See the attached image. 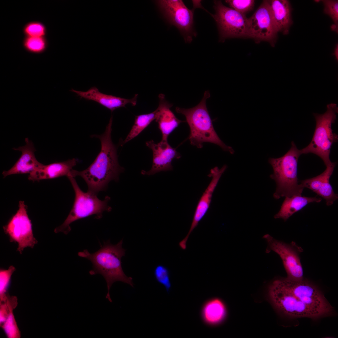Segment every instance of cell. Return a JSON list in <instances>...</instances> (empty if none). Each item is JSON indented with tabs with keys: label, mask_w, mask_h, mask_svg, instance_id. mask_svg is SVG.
Instances as JSON below:
<instances>
[{
	"label": "cell",
	"mask_w": 338,
	"mask_h": 338,
	"mask_svg": "<svg viewBox=\"0 0 338 338\" xmlns=\"http://www.w3.org/2000/svg\"><path fill=\"white\" fill-rule=\"evenodd\" d=\"M290 149L283 156L270 158L269 162L273 170L270 178L276 182L274 197L278 199L283 197L301 195L304 187L299 183L297 177L298 160L301 154L293 141Z\"/></svg>",
	"instance_id": "5"
},
{
	"label": "cell",
	"mask_w": 338,
	"mask_h": 338,
	"mask_svg": "<svg viewBox=\"0 0 338 338\" xmlns=\"http://www.w3.org/2000/svg\"><path fill=\"white\" fill-rule=\"evenodd\" d=\"M263 238L268 244L267 251H273L281 258L287 278L295 280L303 279V270L299 255L300 251L294 243L288 244L274 239L268 234L264 236Z\"/></svg>",
	"instance_id": "12"
},
{
	"label": "cell",
	"mask_w": 338,
	"mask_h": 338,
	"mask_svg": "<svg viewBox=\"0 0 338 338\" xmlns=\"http://www.w3.org/2000/svg\"><path fill=\"white\" fill-rule=\"evenodd\" d=\"M321 200L320 197H308L301 195L285 197L279 212L274 217L275 219L281 218L286 221L294 214L302 209L308 204L314 202L319 203Z\"/></svg>",
	"instance_id": "21"
},
{
	"label": "cell",
	"mask_w": 338,
	"mask_h": 338,
	"mask_svg": "<svg viewBox=\"0 0 338 338\" xmlns=\"http://www.w3.org/2000/svg\"><path fill=\"white\" fill-rule=\"evenodd\" d=\"M269 298L281 314L291 318L318 319L331 315L334 308L318 287L304 278L274 280L268 288Z\"/></svg>",
	"instance_id": "1"
},
{
	"label": "cell",
	"mask_w": 338,
	"mask_h": 338,
	"mask_svg": "<svg viewBox=\"0 0 338 338\" xmlns=\"http://www.w3.org/2000/svg\"><path fill=\"white\" fill-rule=\"evenodd\" d=\"M7 336L9 338H19L20 333L15 321L13 312L10 313L5 321L0 325Z\"/></svg>",
	"instance_id": "25"
},
{
	"label": "cell",
	"mask_w": 338,
	"mask_h": 338,
	"mask_svg": "<svg viewBox=\"0 0 338 338\" xmlns=\"http://www.w3.org/2000/svg\"><path fill=\"white\" fill-rule=\"evenodd\" d=\"M327 110L323 114L313 113L316 126L313 136L310 143L300 150L301 154L312 153L320 157L326 166L330 165V149L333 144L337 142L338 135L333 132L332 124L336 119L338 107L336 104L327 105Z\"/></svg>",
	"instance_id": "7"
},
{
	"label": "cell",
	"mask_w": 338,
	"mask_h": 338,
	"mask_svg": "<svg viewBox=\"0 0 338 338\" xmlns=\"http://www.w3.org/2000/svg\"><path fill=\"white\" fill-rule=\"evenodd\" d=\"M25 141L26 144L24 146L13 148L15 150L21 151L22 154L10 169L3 172V178L13 174H29L42 164L35 157L34 152L36 150L32 142L28 138L25 139Z\"/></svg>",
	"instance_id": "16"
},
{
	"label": "cell",
	"mask_w": 338,
	"mask_h": 338,
	"mask_svg": "<svg viewBox=\"0 0 338 338\" xmlns=\"http://www.w3.org/2000/svg\"><path fill=\"white\" fill-rule=\"evenodd\" d=\"M215 20L219 31V41L233 38H250L248 20L245 14L227 7L220 0L214 2Z\"/></svg>",
	"instance_id": "8"
},
{
	"label": "cell",
	"mask_w": 338,
	"mask_h": 338,
	"mask_svg": "<svg viewBox=\"0 0 338 338\" xmlns=\"http://www.w3.org/2000/svg\"><path fill=\"white\" fill-rule=\"evenodd\" d=\"M27 32L32 36L38 37L43 33V27L39 24H32L29 26L27 28Z\"/></svg>",
	"instance_id": "31"
},
{
	"label": "cell",
	"mask_w": 338,
	"mask_h": 338,
	"mask_svg": "<svg viewBox=\"0 0 338 338\" xmlns=\"http://www.w3.org/2000/svg\"><path fill=\"white\" fill-rule=\"evenodd\" d=\"M15 268L12 265L7 269H1L0 271V296L6 294L12 275L15 270Z\"/></svg>",
	"instance_id": "29"
},
{
	"label": "cell",
	"mask_w": 338,
	"mask_h": 338,
	"mask_svg": "<svg viewBox=\"0 0 338 338\" xmlns=\"http://www.w3.org/2000/svg\"><path fill=\"white\" fill-rule=\"evenodd\" d=\"M193 9L190 10L181 0H161L157 1L164 17L169 23L176 27L182 34L185 41L190 43L196 33L193 29V13L200 8V1H193Z\"/></svg>",
	"instance_id": "9"
},
{
	"label": "cell",
	"mask_w": 338,
	"mask_h": 338,
	"mask_svg": "<svg viewBox=\"0 0 338 338\" xmlns=\"http://www.w3.org/2000/svg\"><path fill=\"white\" fill-rule=\"evenodd\" d=\"M338 45L336 46L334 51V54L336 58V59L338 60Z\"/></svg>",
	"instance_id": "32"
},
{
	"label": "cell",
	"mask_w": 338,
	"mask_h": 338,
	"mask_svg": "<svg viewBox=\"0 0 338 338\" xmlns=\"http://www.w3.org/2000/svg\"><path fill=\"white\" fill-rule=\"evenodd\" d=\"M226 312L223 303L220 300L215 298L206 302L202 308L201 315L206 324L214 325L220 323L224 320Z\"/></svg>",
	"instance_id": "22"
},
{
	"label": "cell",
	"mask_w": 338,
	"mask_h": 338,
	"mask_svg": "<svg viewBox=\"0 0 338 338\" xmlns=\"http://www.w3.org/2000/svg\"><path fill=\"white\" fill-rule=\"evenodd\" d=\"M154 275L156 280L163 285L168 292L171 288V284L170 272L168 269L163 265H158L155 269Z\"/></svg>",
	"instance_id": "27"
},
{
	"label": "cell",
	"mask_w": 338,
	"mask_h": 338,
	"mask_svg": "<svg viewBox=\"0 0 338 338\" xmlns=\"http://www.w3.org/2000/svg\"><path fill=\"white\" fill-rule=\"evenodd\" d=\"M272 17L278 32L288 34L292 21L291 8L287 0H269Z\"/></svg>",
	"instance_id": "20"
},
{
	"label": "cell",
	"mask_w": 338,
	"mask_h": 338,
	"mask_svg": "<svg viewBox=\"0 0 338 338\" xmlns=\"http://www.w3.org/2000/svg\"><path fill=\"white\" fill-rule=\"evenodd\" d=\"M156 117V110L149 113L136 116L133 125L125 139L121 142L120 145L123 146L137 136L155 120Z\"/></svg>",
	"instance_id": "23"
},
{
	"label": "cell",
	"mask_w": 338,
	"mask_h": 338,
	"mask_svg": "<svg viewBox=\"0 0 338 338\" xmlns=\"http://www.w3.org/2000/svg\"><path fill=\"white\" fill-rule=\"evenodd\" d=\"M159 103L156 110L155 120L162 134V141H167L170 134L181 123L185 122L178 119L171 110L173 105L166 99L165 95H158Z\"/></svg>",
	"instance_id": "17"
},
{
	"label": "cell",
	"mask_w": 338,
	"mask_h": 338,
	"mask_svg": "<svg viewBox=\"0 0 338 338\" xmlns=\"http://www.w3.org/2000/svg\"><path fill=\"white\" fill-rule=\"evenodd\" d=\"M210 96L209 90H207L201 101L196 106L188 109L177 107L176 111L186 118L190 128L188 139L192 145L201 148L204 143H212L218 145L223 150L233 154V149L220 139L214 129L206 105L207 100Z\"/></svg>",
	"instance_id": "4"
},
{
	"label": "cell",
	"mask_w": 338,
	"mask_h": 338,
	"mask_svg": "<svg viewBox=\"0 0 338 338\" xmlns=\"http://www.w3.org/2000/svg\"><path fill=\"white\" fill-rule=\"evenodd\" d=\"M44 43L40 38L38 37H34L30 38L27 42L28 47L34 50H38L43 47Z\"/></svg>",
	"instance_id": "30"
},
{
	"label": "cell",
	"mask_w": 338,
	"mask_h": 338,
	"mask_svg": "<svg viewBox=\"0 0 338 338\" xmlns=\"http://www.w3.org/2000/svg\"><path fill=\"white\" fill-rule=\"evenodd\" d=\"M248 20L250 38L257 43L266 41L274 46L278 32L272 17L269 0H264Z\"/></svg>",
	"instance_id": "11"
},
{
	"label": "cell",
	"mask_w": 338,
	"mask_h": 338,
	"mask_svg": "<svg viewBox=\"0 0 338 338\" xmlns=\"http://www.w3.org/2000/svg\"><path fill=\"white\" fill-rule=\"evenodd\" d=\"M336 164V163L332 162L326 166L325 170L319 175L300 181L304 188L310 189L325 199L327 206L332 205L338 198V194L334 192L330 182Z\"/></svg>",
	"instance_id": "15"
},
{
	"label": "cell",
	"mask_w": 338,
	"mask_h": 338,
	"mask_svg": "<svg viewBox=\"0 0 338 338\" xmlns=\"http://www.w3.org/2000/svg\"><path fill=\"white\" fill-rule=\"evenodd\" d=\"M225 2L231 8L245 15L253 10L255 4L254 0H227Z\"/></svg>",
	"instance_id": "28"
},
{
	"label": "cell",
	"mask_w": 338,
	"mask_h": 338,
	"mask_svg": "<svg viewBox=\"0 0 338 338\" xmlns=\"http://www.w3.org/2000/svg\"><path fill=\"white\" fill-rule=\"evenodd\" d=\"M76 159L56 162L48 165L42 164L38 168L29 174L28 178L33 182L52 179L70 175L73 167L77 163Z\"/></svg>",
	"instance_id": "19"
},
{
	"label": "cell",
	"mask_w": 338,
	"mask_h": 338,
	"mask_svg": "<svg viewBox=\"0 0 338 338\" xmlns=\"http://www.w3.org/2000/svg\"><path fill=\"white\" fill-rule=\"evenodd\" d=\"M67 177L74 192V200L72 208L64 222L54 230L56 233L61 232L65 234L69 233L71 230L70 225L73 222L94 215L95 218L100 219L104 212H110L112 210L108 205L110 200V197L106 196L103 200H100L97 195L88 192H83L79 187L75 177Z\"/></svg>",
	"instance_id": "6"
},
{
	"label": "cell",
	"mask_w": 338,
	"mask_h": 338,
	"mask_svg": "<svg viewBox=\"0 0 338 338\" xmlns=\"http://www.w3.org/2000/svg\"><path fill=\"white\" fill-rule=\"evenodd\" d=\"M17 305V299L15 296H10L6 294L0 297V325L5 321L9 313L13 312Z\"/></svg>",
	"instance_id": "24"
},
{
	"label": "cell",
	"mask_w": 338,
	"mask_h": 338,
	"mask_svg": "<svg viewBox=\"0 0 338 338\" xmlns=\"http://www.w3.org/2000/svg\"><path fill=\"white\" fill-rule=\"evenodd\" d=\"M81 98L92 100L109 109L113 112L115 109L125 107L128 104L135 106L137 103L138 94L130 99H127L100 92L97 88L93 87L86 91H79L72 89L71 90Z\"/></svg>",
	"instance_id": "18"
},
{
	"label": "cell",
	"mask_w": 338,
	"mask_h": 338,
	"mask_svg": "<svg viewBox=\"0 0 338 338\" xmlns=\"http://www.w3.org/2000/svg\"><path fill=\"white\" fill-rule=\"evenodd\" d=\"M123 239L117 244H113L109 240L104 243L97 251L90 253L87 249L79 252L78 255L90 261L92 269L89 271L91 275L99 274L105 279L107 285L106 299L112 302L110 291L113 284L117 281L127 284L133 287L132 278L124 273L121 265V259L125 254V250L123 248Z\"/></svg>",
	"instance_id": "3"
},
{
	"label": "cell",
	"mask_w": 338,
	"mask_h": 338,
	"mask_svg": "<svg viewBox=\"0 0 338 338\" xmlns=\"http://www.w3.org/2000/svg\"><path fill=\"white\" fill-rule=\"evenodd\" d=\"M112 122L111 116L103 133L91 136L99 138L101 144L100 151L94 161L82 171L73 169L70 176L81 177L87 184V192L96 195L100 192L106 190L110 181H118L120 174L124 171L119 163L117 148L111 140Z\"/></svg>",
	"instance_id": "2"
},
{
	"label": "cell",
	"mask_w": 338,
	"mask_h": 338,
	"mask_svg": "<svg viewBox=\"0 0 338 338\" xmlns=\"http://www.w3.org/2000/svg\"><path fill=\"white\" fill-rule=\"evenodd\" d=\"M27 207L23 201H20L18 209L9 219L6 225L3 226L4 231L9 237L11 242H17V251L20 254L28 247L33 248L38 241L33 234L32 224L27 213Z\"/></svg>",
	"instance_id": "10"
},
{
	"label": "cell",
	"mask_w": 338,
	"mask_h": 338,
	"mask_svg": "<svg viewBox=\"0 0 338 338\" xmlns=\"http://www.w3.org/2000/svg\"><path fill=\"white\" fill-rule=\"evenodd\" d=\"M322 1L324 6V13L329 16L334 23L331 26V28L332 30L337 32L338 27V1L325 0Z\"/></svg>",
	"instance_id": "26"
},
{
	"label": "cell",
	"mask_w": 338,
	"mask_h": 338,
	"mask_svg": "<svg viewBox=\"0 0 338 338\" xmlns=\"http://www.w3.org/2000/svg\"><path fill=\"white\" fill-rule=\"evenodd\" d=\"M146 146L152 151L153 158L151 169L148 171L142 170L143 175H151L161 171L173 170L172 164L174 159H178L181 157L180 154L172 148L167 141H161L157 143L153 140L147 141Z\"/></svg>",
	"instance_id": "13"
},
{
	"label": "cell",
	"mask_w": 338,
	"mask_h": 338,
	"mask_svg": "<svg viewBox=\"0 0 338 338\" xmlns=\"http://www.w3.org/2000/svg\"><path fill=\"white\" fill-rule=\"evenodd\" d=\"M227 168L226 165L221 168L216 166L211 169L208 176L211 180L201 196L197 206L189 231L185 237L179 243L183 250L186 248V243L191 233L204 217L210 206L213 192L223 174Z\"/></svg>",
	"instance_id": "14"
}]
</instances>
